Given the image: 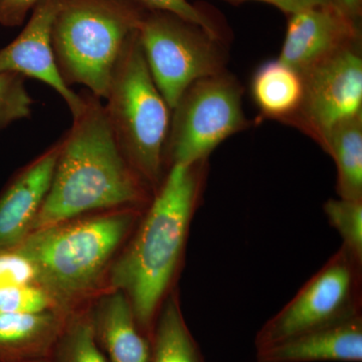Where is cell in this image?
Returning <instances> with one entry per match:
<instances>
[{"mask_svg": "<svg viewBox=\"0 0 362 362\" xmlns=\"http://www.w3.org/2000/svg\"><path fill=\"white\" fill-rule=\"evenodd\" d=\"M206 160L168 169L109 270L106 289L125 295L150 341L162 304L175 289L190 226L206 185Z\"/></svg>", "mask_w": 362, "mask_h": 362, "instance_id": "cell-1", "label": "cell"}, {"mask_svg": "<svg viewBox=\"0 0 362 362\" xmlns=\"http://www.w3.org/2000/svg\"><path fill=\"white\" fill-rule=\"evenodd\" d=\"M82 95L84 109L62 137L51 187L30 233L86 214L144 209L153 197L119 148L102 99L88 90Z\"/></svg>", "mask_w": 362, "mask_h": 362, "instance_id": "cell-2", "label": "cell"}, {"mask_svg": "<svg viewBox=\"0 0 362 362\" xmlns=\"http://www.w3.org/2000/svg\"><path fill=\"white\" fill-rule=\"evenodd\" d=\"M144 209L86 214L40 228L28 233L13 252L32 264L35 283L44 287L64 310H78L87 300L106 291L112 264Z\"/></svg>", "mask_w": 362, "mask_h": 362, "instance_id": "cell-3", "label": "cell"}, {"mask_svg": "<svg viewBox=\"0 0 362 362\" xmlns=\"http://www.w3.org/2000/svg\"><path fill=\"white\" fill-rule=\"evenodd\" d=\"M146 11L133 0H59L51 39L66 85H83L105 99L121 52Z\"/></svg>", "mask_w": 362, "mask_h": 362, "instance_id": "cell-4", "label": "cell"}, {"mask_svg": "<svg viewBox=\"0 0 362 362\" xmlns=\"http://www.w3.org/2000/svg\"><path fill=\"white\" fill-rule=\"evenodd\" d=\"M105 100L119 148L156 194L166 175L164 149L171 110L151 77L138 30L121 52Z\"/></svg>", "mask_w": 362, "mask_h": 362, "instance_id": "cell-5", "label": "cell"}, {"mask_svg": "<svg viewBox=\"0 0 362 362\" xmlns=\"http://www.w3.org/2000/svg\"><path fill=\"white\" fill-rule=\"evenodd\" d=\"M362 315V259L344 246L257 332L261 349Z\"/></svg>", "mask_w": 362, "mask_h": 362, "instance_id": "cell-6", "label": "cell"}, {"mask_svg": "<svg viewBox=\"0 0 362 362\" xmlns=\"http://www.w3.org/2000/svg\"><path fill=\"white\" fill-rule=\"evenodd\" d=\"M138 33L151 77L170 110L197 80L225 71L221 37L175 13L146 11Z\"/></svg>", "mask_w": 362, "mask_h": 362, "instance_id": "cell-7", "label": "cell"}, {"mask_svg": "<svg viewBox=\"0 0 362 362\" xmlns=\"http://www.w3.org/2000/svg\"><path fill=\"white\" fill-rule=\"evenodd\" d=\"M242 88L226 71L202 78L189 86L171 110L164 149L168 170L175 164L206 160L230 136L246 129Z\"/></svg>", "mask_w": 362, "mask_h": 362, "instance_id": "cell-8", "label": "cell"}, {"mask_svg": "<svg viewBox=\"0 0 362 362\" xmlns=\"http://www.w3.org/2000/svg\"><path fill=\"white\" fill-rule=\"evenodd\" d=\"M361 40L349 45L302 76L303 98L287 121L324 149L330 131L362 113Z\"/></svg>", "mask_w": 362, "mask_h": 362, "instance_id": "cell-9", "label": "cell"}, {"mask_svg": "<svg viewBox=\"0 0 362 362\" xmlns=\"http://www.w3.org/2000/svg\"><path fill=\"white\" fill-rule=\"evenodd\" d=\"M361 40V23L333 4L313 6L288 16L279 59L303 75Z\"/></svg>", "mask_w": 362, "mask_h": 362, "instance_id": "cell-10", "label": "cell"}, {"mask_svg": "<svg viewBox=\"0 0 362 362\" xmlns=\"http://www.w3.org/2000/svg\"><path fill=\"white\" fill-rule=\"evenodd\" d=\"M59 0H42L13 42L0 49V74H18L45 83L56 90L73 118L84 109L82 93L77 94L59 75L52 47V25Z\"/></svg>", "mask_w": 362, "mask_h": 362, "instance_id": "cell-11", "label": "cell"}, {"mask_svg": "<svg viewBox=\"0 0 362 362\" xmlns=\"http://www.w3.org/2000/svg\"><path fill=\"white\" fill-rule=\"evenodd\" d=\"M62 146V138L21 168L0 194V254L16 249L32 230L44 204Z\"/></svg>", "mask_w": 362, "mask_h": 362, "instance_id": "cell-12", "label": "cell"}, {"mask_svg": "<svg viewBox=\"0 0 362 362\" xmlns=\"http://www.w3.org/2000/svg\"><path fill=\"white\" fill-rule=\"evenodd\" d=\"M257 362H361L362 315L256 350Z\"/></svg>", "mask_w": 362, "mask_h": 362, "instance_id": "cell-13", "label": "cell"}, {"mask_svg": "<svg viewBox=\"0 0 362 362\" xmlns=\"http://www.w3.org/2000/svg\"><path fill=\"white\" fill-rule=\"evenodd\" d=\"M89 310L108 362H150L151 341L140 329L122 292L106 290L95 298Z\"/></svg>", "mask_w": 362, "mask_h": 362, "instance_id": "cell-14", "label": "cell"}, {"mask_svg": "<svg viewBox=\"0 0 362 362\" xmlns=\"http://www.w3.org/2000/svg\"><path fill=\"white\" fill-rule=\"evenodd\" d=\"M71 312H0V362L47 358Z\"/></svg>", "mask_w": 362, "mask_h": 362, "instance_id": "cell-15", "label": "cell"}, {"mask_svg": "<svg viewBox=\"0 0 362 362\" xmlns=\"http://www.w3.org/2000/svg\"><path fill=\"white\" fill-rule=\"evenodd\" d=\"M251 90L255 104L264 116L286 123L301 105L303 78L280 59H272L255 71Z\"/></svg>", "mask_w": 362, "mask_h": 362, "instance_id": "cell-16", "label": "cell"}, {"mask_svg": "<svg viewBox=\"0 0 362 362\" xmlns=\"http://www.w3.org/2000/svg\"><path fill=\"white\" fill-rule=\"evenodd\" d=\"M150 362H206L185 321L177 289L168 295L157 316Z\"/></svg>", "mask_w": 362, "mask_h": 362, "instance_id": "cell-17", "label": "cell"}, {"mask_svg": "<svg viewBox=\"0 0 362 362\" xmlns=\"http://www.w3.org/2000/svg\"><path fill=\"white\" fill-rule=\"evenodd\" d=\"M324 151L337 168L340 199H362V113L338 123L326 140Z\"/></svg>", "mask_w": 362, "mask_h": 362, "instance_id": "cell-18", "label": "cell"}, {"mask_svg": "<svg viewBox=\"0 0 362 362\" xmlns=\"http://www.w3.org/2000/svg\"><path fill=\"white\" fill-rule=\"evenodd\" d=\"M47 362H108L95 334L89 308L71 312Z\"/></svg>", "mask_w": 362, "mask_h": 362, "instance_id": "cell-19", "label": "cell"}, {"mask_svg": "<svg viewBox=\"0 0 362 362\" xmlns=\"http://www.w3.org/2000/svg\"><path fill=\"white\" fill-rule=\"evenodd\" d=\"M324 213L341 237L342 246L362 259V199H329L324 204Z\"/></svg>", "mask_w": 362, "mask_h": 362, "instance_id": "cell-20", "label": "cell"}, {"mask_svg": "<svg viewBox=\"0 0 362 362\" xmlns=\"http://www.w3.org/2000/svg\"><path fill=\"white\" fill-rule=\"evenodd\" d=\"M49 311L66 310L44 287L37 283L0 289V312L37 314Z\"/></svg>", "mask_w": 362, "mask_h": 362, "instance_id": "cell-21", "label": "cell"}, {"mask_svg": "<svg viewBox=\"0 0 362 362\" xmlns=\"http://www.w3.org/2000/svg\"><path fill=\"white\" fill-rule=\"evenodd\" d=\"M33 100L25 78L18 74H0V131L32 114Z\"/></svg>", "mask_w": 362, "mask_h": 362, "instance_id": "cell-22", "label": "cell"}, {"mask_svg": "<svg viewBox=\"0 0 362 362\" xmlns=\"http://www.w3.org/2000/svg\"><path fill=\"white\" fill-rule=\"evenodd\" d=\"M133 1L147 11H168V13H175L185 20L202 26L216 37H221L218 25L209 18V14L204 13L199 7L189 4L188 0H133Z\"/></svg>", "mask_w": 362, "mask_h": 362, "instance_id": "cell-23", "label": "cell"}, {"mask_svg": "<svg viewBox=\"0 0 362 362\" xmlns=\"http://www.w3.org/2000/svg\"><path fill=\"white\" fill-rule=\"evenodd\" d=\"M35 283V269L32 264L16 252L0 254V289Z\"/></svg>", "mask_w": 362, "mask_h": 362, "instance_id": "cell-24", "label": "cell"}, {"mask_svg": "<svg viewBox=\"0 0 362 362\" xmlns=\"http://www.w3.org/2000/svg\"><path fill=\"white\" fill-rule=\"evenodd\" d=\"M42 0H0V25L16 28L25 23L28 14Z\"/></svg>", "mask_w": 362, "mask_h": 362, "instance_id": "cell-25", "label": "cell"}, {"mask_svg": "<svg viewBox=\"0 0 362 362\" xmlns=\"http://www.w3.org/2000/svg\"><path fill=\"white\" fill-rule=\"evenodd\" d=\"M233 4H240L247 1H259L277 7L287 16L296 13L310 7L332 4L331 0H225Z\"/></svg>", "mask_w": 362, "mask_h": 362, "instance_id": "cell-26", "label": "cell"}, {"mask_svg": "<svg viewBox=\"0 0 362 362\" xmlns=\"http://www.w3.org/2000/svg\"><path fill=\"white\" fill-rule=\"evenodd\" d=\"M331 2L350 18L361 23L362 0H331Z\"/></svg>", "mask_w": 362, "mask_h": 362, "instance_id": "cell-27", "label": "cell"}, {"mask_svg": "<svg viewBox=\"0 0 362 362\" xmlns=\"http://www.w3.org/2000/svg\"><path fill=\"white\" fill-rule=\"evenodd\" d=\"M11 362H47V358L25 359V361H16Z\"/></svg>", "mask_w": 362, "mask_h": 362, "instance_id": "cell-28", "label": "cell"}]
</instances>
